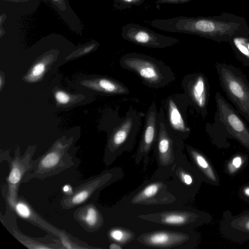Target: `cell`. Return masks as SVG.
I'll return each mask as SVG.
<instances>
[{
  "label": "cell",
  "mask_w": 249,
  "mask_h": 249,
  "mask_svg": "<svg viewBox=\"0 0 249 249\" xmlns=\"http://www.w3.org/2000/svg\"><path fill=\"white\" fill-rule=\"evenodd\" d=\"M149 24L165 32L196 35L219 43L228 42L236 36H249L246 19L227 12L213 16L155 19Z\"/></svg>",
  "instance_id": "obj_1"
},
{
  "label": "cell",
  "mask_w": 249,
  "mask_h": 249,
  "mask_svg": "<svg viewBox=\"0 0 249 249\" xmlns=\"http://www.w3.org/2000/svg\"><path fill=\"white\" fill-rule=\"evenodd\" d=\"M216 110L213 124L207 123L206 131L212 142L221 148L230 144L227 139H234L249 150V128L241 115L219 92L215 95Z\"/></svg>",
  "instance_id": "obj_2"
},
{
  "label": "cell",
  "mask_w": 249,
  "mask_h": 249,
  "mask_svg": "<svg viewBox=\"0 0 249 249\" xmlns=\"http://www.w3.org/2000/svg\"><path fill=\"white\" fill-rule=\"evenodd\" d=\"M184 140L176 135L169 127L164 109L159 110L158 132L154 147L157 168L153 178L167 180L174 167L183 155Z\"/></svg>",
  "instance_id": "obj_3"
},
{
  "label": "cell",
  "mask_w": 249,
  "mask_h": 249,
  "mask_svg": "<svg viewBox=\"0 0 249 249\" xmlns=\"http://www.w3.org/2000/svg\"><path fill=\"white\" fill-rule=\"evenodd\" d=\"M119 63L123 69L136 74L149 88H162L176 79L171 69L162 61L143 54H125L121 57Z\"/></svg>",
  "instance_id": "obj_4"
},
{
  "label": "cell",
  "mask_w": 249,
  "mask_h": 249,
  "mask_svg": "<svg viewBox=\"0 0 249 249\" xmlns=\"http://www.w3.org/2000/svg\"><path fill=\"white\" fill-rule=\"evenodd\" d=\"M220 85L237 111L249 123V81L239 68L223 62L215 65Z\"/></svg>",
  "instance_id": "obj_5"
},
{
  "label": "cell",
  "mask_w": 249,
  "mask_h": 249,
  "mask_svg": "<svg viewBox=\"0 0 249 249\" xmlns=\"http://www.w3.org/2000/svg\"><path fill=\"white\" fill-rule=\"evenodd\" d=\"M166 180L168 190L178 202L193 201L198 193L203 178L196 168L183 154L178 161Z\"/></svg>",
  "instance_id": "obj_6"
},
{
  "label": "cell",
  "mask_w": 249,
  "mask_h": 249,
  "mask_svg": "<svg viewBox=\"0 0 249 249\" xmlns=\"http://www.w3.org/2000/svg\"><path fill=\"white\" fill-rule=\"evenodd\" d=\"M143 115L135 110H129L122 122L112 131L105 152L104 162L112 164L124 152L130 151L135 144Z\"/></svg>",
  "instance_id": "obj_7"
},
{
  "label": "cell",
  "mask_w": 249,
  "mask_h": 249,
  "mask_svg": "<svg viewBox=\"0 0 249 249\" xmlns=\"http://www.w3.org/2000/svg\"><path fill=\"white\" fill-rule=\"evenodd\" d=\"M178 202L176 197L167 189L166 180L152 178L121 200V205L165 206Z\"/></svg>",
  "instance_id": "obj_8"
},
{
  "label": "cell",
  "mask_w": 249,
  "mask_h": 249,
  "mask_svg": "<svg viewBox=\"0 0 249 249\" xmlns=\"http://www.w3.org/2000/svg\"><path fill=\"white\" fill-rule=\"evenodd\" d=\"M138 217L164 226L189 230L209 224L213 219L210 213L196 209L165 210L141 214Z\"/></svg>",
  "instance_id": "obj_9"
},
{
  "label": "cell",
  "mask_w": 249,
  "mask_h": 249,
  "mask_svg": "<svg viewBox=\"0 0 249 249\" xmlns=\"http://www.w3.org/2000/svg\"><path fill=\"white\" fill-rule=\"evenodd\" d=\"M199 235L196 232L164 230H156L140 235L137 241L141 244L151 248L194 249L197 246Z\"/></svg>",
  "instance_id": "obj_10"
},
{
  "label": "cell",
  "mask_w": 249,
  "mask_h": 249,
  "mask_svg": "<svg viewBox=\"0 0 249 249\" xmlns=\"http://www.w3.org/2000/svg\"><path fill=\"white\" fill-rule=\"evenodd\" d=\"M181 86L189 105L205 119L210 97V85L206 76L201 72L188 74L183 78Z\"/></svg>",
  "instance_id": "obj_11"
},
{
  "label": "cell",
  "mask_w": 249,
  "mask_h": 249,
  "mask_svg": "<svg viewBox=\"0 0 249 249\" xmlns=\"http://www.w3.org/2000/svg\"><path fill=\"white\" fill-rule=\"evenodd\" d=\"M124 173L121 167H115L102 173L96 178L79 187L64 197L63 206L72 208L84 202L95 192L121 179Z\"/></svg>",
  "instance_id": "obj_12"
},
{
  "label": "cell",
  "mask_w": 249,
  "mask_h": 249,
  "mask_svg": "<svg viewBox=\"0 0 249 249\" xmlns=\"http://www.w3.org/2000/svg\"><path fill=\"white\" fill-rule=\"evenodd\" d=\"M121 35L125 40L144 47L162 49L179 42L178 38L160 34L149 28L134 23L122 27Z\"/></svg>",
  "instance_id": "obj_13"
},
{
  "label": "cell",
  "mask_w": 249,
  "mask_h": 249,
  "mask_svg": "<svg viewBox=\"0 0 249 249\" xmlns=\"http://www.w3.org/2000/svg\"><path fill=\"white\" fill-rule=\"evenodd\" d=\"M165 114L171 130L184 141L187 139L191 129L187 123L186 111L189 104L183 94L169 96L165 100Z\"/></svg>",
  "instance_id": "obj_14"
},
{
  "label": "cell",
  "mask_w": 249,
  "mask_h": 249,
  "mask_svg": "<svg viewBox=\"0 0 249 249\" xmlns=\"http://www.w3.org/2000/svg\"><path fill=\"white\" fill-rule=\"evenodd\" d=\"M158 117L157 106L153 102L147 111L143 133L134 158L136 164H139L142 161L145 168L148 163L149 155L154 148L157 140Z\"/></svg>",
  "instance_id": "obj_15"
},
{
  "label": "cell",
  "mask_w": 249,
  "mask_h": 249,
  "mask_svg": "<svg viewBox=\"0 0 249 249\" xmlns=\"http://www.w3.org/2000/svg\"><path fill=\"white\" fill-rule=\"evenodd\" d=\"M219 231L225 238L242 243L249 241V210L234 215L229 210L223 212Z\"/></svg>",
  "instance_id": "obj_16"
},
{
  "label": "cell",
  "mask_w": 249,
  "mask_h": 249,
  "mask_svg": "<svg viewBox=\"0 0 249 249\" xmlns=\"http://www.w3.org/2000/svg\"><path fill=\"white\" fill-rule=\"evenodd\" d=\"M190 162L202 175L204 182L215 186L220 185V178L209 159L202 151L185 144Z\"/></svg>",
  "instance_id": "obj_17"
},
{
  "label": "cell",
  "mask_w": 249,
  "mask_h": 249,
  "mask_svg": "<svg viewBox=\"0 0 249 249\" xmlns=\"http://www.w3.org/2000/svg\"><path fill=\"white\" fill-rule=\"evenodd\" d=\"M61 149L57 147L44 155L36 164L31 175L38 178L45 177L58 171V167L62 169L63 167H65L64 160L66 158H64Z\"/></svg>",
  "instance_id": "obj_18"
},
{
  "label": "cell",
  "mask_w": 249,
  "mask_h": 249,
  "mask_svg": "<svg viewBox=\"0 0 249 249\" xmlns=\"http://www.w3.org/2000/svg\"><path fill=\"white\" fill-rule=\"evenodd\" d=\"M30 158L29 156H27L22 159L16 158L12 162L11 170L8 178L7 200L10 205L13 208L17 201L18 186L23 174L30 166Z\"/></svg>",
  "instance_id": "obj_19"
},
{
  "label": "cell",
  "mask_w": 249,
  "mask_h": 249,
  "mask_svg": "<svg viewBox=\"0 0 249 249\" xmlns=\"http://www.w3.org/2000/svg\"><path fill=\"white\" fill-rule=\"evenodd\" d=\"M79 221L87 228L93 231L98 230L103 225L104 218L97 208L88 205L77 210L76 213Z\"/></svg>",
  "instance_id": "obj_20"
},
{
  "label": "cell",
  "mask_w": 249,
  "mask_h": 249,
  "mask_svg": "<svg viewBox=\"0 0 249 249\" xmlns=\"http://www.w3.org/2000/svg\"><path fill=\"white\" fill-rule=\"evenodd\" d=\"M93 89L104 93L126 95L130 91L123 83L113 79L102 77L96 79L91 83Z\"/></svg>",
  "instance_id": "obj_21"
},
{
  "label": "cell",
  "mask_w": 249,
  "mask_h": 249,
  "mask_svg": "<svg viewBox=\"0 0 249 249\" xmlns=\"http://www.w3.org/2000/svg\"><path fill=\"white\" fill-rule=\"evenodd\" d=\"M228 42L239 61L249 67V36H236Z\"/></svg>",
  "instance_id": "obj_22"
},
{
  "label": "cell",
  "mask_w": 249,
  "mask_h": 249,
  "mask_svg": "<svg viewBox=\"0 0 249 249\" xmlns=\"http://www.w3.org/2000/svg\"><path fill=\"white\" fill-rule=\"evenodd\" d=\"M248 161L247 155L241 152L236 153L225 163V172L229 176H235L245 168Z\"/></svg>",
  "instance_id": "obj_23"
},
{
  "label": "cell",
  "mask_w": 249,
  "mask_h": 249,
  "mask_svg": "<svg viewBox=\"0 0 249 249\" xmlns=\"http://www.w3.org/2000/svg\"><path fill=\"white\" fill-rule=\"evenodd\" d=\"M108 234L110 240L122 246L126 245L135 238V234L133 231L121 227L111 228Z\"/></svg>",
  "instance_id": "obj_24"
},
{
  "label": "cell",
  "mask_w": 249,
  "mask_h": 249,
  "mask_svg": "<svg viewBox=\"0 0 249 249\" xmlns=\"http://www.w3.org/2000/svg\"><path fill=\"white\" fill-rule=\"evenodd\" d=\"M14 208L19 216L25 219H30L32 220V218L33 217L32 211L27 203L17 200Z\"/></svg>",
  "instance_id": "obj_25"
},
{
  "label": "cell",
  "mask_w": 249,
  "mask_h": 249,
  "mask_svg": "<svg viewBox=\"0 0 249 249\" xmlns=\"http://www.w3.org/2000/svg\"><path fill=\"white\" fill-rule=\"evenodd\" d=\"M45 70V66L43 63L40 62L36 64L33 67L31 71V74L29 76L30 77H32L31 81H32V79L38 78L39 76L43 74Z\"/></svg>",
  "instance_id": "obj_26"
},
{
  "label": "cell",
  "mask_w": 249,
  "mask_h": 249,
  "mask_svg": "<svg viewBox=\"0 0 249 249\" xmlns=\"http://www.w3.org/2000/svg\"><path fill=\"white\" fill-rule=\"evenodd\" d=\"M238 195L244 201L249 203V182L243 184L239 189Z\"/></svg>",
  "instance_id": "obj_27"
},
{
  "label": "cell",
  "mask_w": 249,
  "mask_h": 249,
  "mask_svg": "<svg viewBox=\"0 0 249 249\" xmlns=\"http://www.w3.org/2000/svg\"><path fill=\"white\" fill-rule=\"evenodd\" d=\"M145 0H119L121 8H128L133 5H139L143 3Z\"/></svg>",
  "instance_id": "obj_28"
},
{
  "label": "cell",
  "mask_w": 249,
  "mask_h": 249,
  "mask_svg": "<svg viewBox=\"0 0 249 249\" xmlns=\"http://www.w3.org/2000/svg\"><path fill=\"white\" fill-rule=\"evenodd\" d=\"M55 98L56 101L61 104H65L70 100L69 96L63 91H58L55 93Z\"/></svg>",
  "instance_id": "obj_29"
},
{
  "label": "cell",
  "mask_w": 249,
  "mask_h": 249,
  "mask_svg": "<svg viewBox=\"0 0 249 249\" xmlns=\"http://www.w3.org/2000/svg\"><path fill=\"white\" fill-rule=\"evenodd\" d=\"M192 0H157L156 3L157 4H181Z\"/></svg>",
  "instance_id": "obj_30"
},
{
  "label": "cell",
  "mask_w": 249,
  "mask_h": 249,
  "mask_svg": "<svg viewBox=\"0 0 249 249\" xmlns=\"http://www.w3.org/2000/svg\"><path fill=\"white\" fill-rule=\"evenodd\" d=\"M109 248L110 249H122L123 246L117 243L113 242L110 244Z\"/></svg>",
  "instance_id": "obj_31"
},
{
  "label": "cell",
  "mask_w": 249,
  "mask_h": 249,
  "mask_svg": "<svg viewBox=\"0 0 249 249\" xmlns=\"http://www.w3.org/2000/svg\"><path fill=\"white\" fill-rule=\"evenodd\" d=\"M63 190L66 194H68V195H70L73 193V191L71 189V187L67 185L64 187Z\"/></svg>",
  "instance_id": "obj_32"
},
{
  "label": "cell",
  "mask_w": 249,
  "mask_h": 249,
  "mask_svg": "<svg viewBox=\"0 0 249 249\" xmlns=\"http://www.w3.org/2000/svg\"></svg>",
  "instance_id": "obj_33"
}]
</instances>
